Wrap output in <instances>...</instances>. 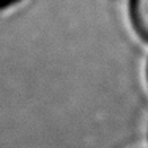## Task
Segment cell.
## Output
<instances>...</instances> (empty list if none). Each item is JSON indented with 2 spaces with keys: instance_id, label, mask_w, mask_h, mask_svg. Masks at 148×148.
Listing matches in <instances>:
<instances>
[{
  "instance_id": "3",
  "label": "cell",
  "mask_w": 148,
  "mask_h": 148,
  "mask_svg": "<svg viewBox=\"0 0 148 148\" xmlns=\"http://www.w3.org/2000/svg\"><path fill=\"white\" fill-rule=\"evenodd\" d=\"M147 84H148V65H147Z\"/></svg>"
},
{
  "instance_id": "1",
  "label": "cell",
  "mask_w": 148,
  "mask_h": 148,
  "mask_svg": "<svg viewBox=\"0 0 148 148\" xmlns=\"http://www.w3.org/2000/svg\"><path fill=\"white\" fill-rule=\"evenodd\" d=\"M129 14L137 35L148 41V0H131Z\"/></svg>"
},
{
  "instance_id": "2",
  "label": "cell",
  "mask_w": 148,
  "mask_h": 148,
  "mask_svg": "<svg viewBox=\"0 0 148 148\" xmlns=\"http://www.w3.org/2000/svg\"><path fill=\"white\" fill-rule=\"evenodd\" d=\"M17 0H0V8H6V6L13 5V3H16Z\"/></svg>"
}]
</instances>
